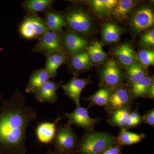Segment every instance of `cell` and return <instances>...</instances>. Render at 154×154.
<instances>
[{
  "instance_id": "6da1fadb",
  "label": "cell",
  "mask_w": 154,
  "mask_h": 154,
  "mask_svg": "<svg viewBox=\"0 0 154 154\" xmlns=\"http://www.w3.org/2000/svg\"><path fill=\"white\" fill-rule=\"evenodd\" d=\"M0 154H26V130L36 119V110L26 105L25 96L19 89L10 99L0 97Z\"/></svg>"
},
{
  "instance_id": "7a4b0ae2",
  "label": "cell",
  "mask_w": 154,
  "mask_h": 154,
  "mask_svg": "<svg viewBox=\"0 0 154 154\" xmlns=\"http://www.w3.org/2000/svg\"><path fill=\"white\" fill-rule=\"evenodd\" d=\"M116 144V138L110 134L94 131H89L78 142L75 153L100 154Z\"/></svg>"
},
{
  "instance_id": "3957f363",
  "label": "cell",
  "mask_w": 154,
  "mask_h": 154,
  "mask_svg": "<svg viewBox=\"0 0 154 154\" xmlns=\"http://www.w3.org/2000/svg\"><path fill=\"white\" fill-rule=\"evenodd\" d=\"M71 124L57 127L56 133L51 144L56 151L66 154H74L78 143L76 134L71 127Z\"/></svg>"
},
{
  "instance_id": "277c9868",
  "label": "cell",
  "mask_w": 154,
  "mask_h": 154,
  "mask_svg": "<svg viewBox=\"0 0 154 154\" xmlns=\"http://www.w3.org/2000/svg\"><path fill=\"white\" fill-rule=\"evenodd\" d=\"M49 30L44 19L37 15L29 14L25 17L19 28L21 36L28 39H38Z\"/></svg>"
},
{
  "instance_id": "5b68a950",
  "label": "cell",
  "mask_w": 154,
  "mask_h": 154,
  "mask_svg": "<svg viewBox=\"0 0 154 154\" xmlns=\"http://www.w3.org/2000/svg\"><path fill=\"white\" fill-rule=\"evenodd\" d=\"M34 52H42L45 55L53 53L66 54L62 45V36L60 33L47 31L38 39V42L32 48Z\"/></svg>"
},
{
  "instance_id": "8992f818",
  "label": "cell",
  "mask_w": 154,
  "mask_h": 154,
  "mask_svg": "<svg viewBox=\"0 0 154 154\" xmlns=\"http://www.w3.org/2000/svg\"><path fill=\"white\" fill-rule=\"evenodd\" d=\"M64 17L66 26L71 31L83 34L91 31L92 26L91 18L81 9L74 8L69 10Z\"/></svg>"
},
{
  "instance_id": "52a82bcc",
  "label": "cell",
  "mask_w": 154,
  "mask_h": 154,
  "mask_svg": "<svg viewBox=\"0 0 154 154\" xmlns=\"http://www.w3.org/2000/svg\"><path fill=\"white\" fill-rule=\"evenodd\" d=\"M133 99L129 90L119 85L112 88L108 102L104 108L109 114L115 110L130 107Z\"/></svg>"
},
{
  "instance_id": "ba28073f",
  "label": "cell",
  "mask_w": 154,
  "mask_h": 154,
  "mask_svg": "<svg viewBox=\"0 0 154 154\" xmlns=\"http://www.w3.org/2000/svg\"><path fill=\"white\" fill-rule=\"evenodd\" d=\"M65 115L69 119V122L71 124L82 128L88 132L94 131V127L101 120V118L95 119L89 116L87 108L80 105L76 106L75 109L70 113H65Z\"/></svg>"
},
{
  "instance_id": "9c48e42d",
  "label": "cell",
  "mask_w": 154,
  "mask_h": 154,
  "mask_svg": "<svg viewBox=\"0 0 154 154\" xmlns=\"http://www.w3.org/2000/svg\"><path fill=\"white\" fill-rule=\"evenodd\" d=\"M104 87L113 88L121 85L122 74L116 62L110 60L105 65L100 74Z\"/></svg>"
},
{
  "instance_id": "30bf717a",
  "label": "cell",
  "mask_w": 154,
  "mask_h": 154,
  "mask_svg": "<svg viewBox=\"0 0 154 154\" xmlns=\"http://www.w3.org/2000/svg\"><path fill=\"white\" fill-rule=\"evenodd\" d=\"M88 42L85 38L71 31L65 32L62 36V45L65 52L70 55L83 51L87 48Z\"/></svg>"
},
{
  "instance_id": "8fae6325",
  "label": "cell",
  "mask_w": 154,
  "mask_h": 154,
  "mask_svg": "<svg viewBox=\"0 0 154 154\" xmlns=\"http://www.w3.org/2000/svg\"><path fill=\"white\" fill-rule=\"evenodd\" d=\"M62 82L49 80L44 84L33 95L35 99L40 103L45 102L54 104L58 100L57 91L62 86Z\"/></svg>"
},
{
  "instance_id": "7c38bea8",
  "label": "cell",
  "mask_w": 154,
  "mask_h": 154,
  "mask_svg": "<svg viewBox=\"0 0 154 154\" xmlns=\"http://www.w3.org/2000/svg\"><path fill=\"white\" fill-rule=\"evenodd\" d=\"M61 119L58 117L54 122H44L39 123L36 126L35 134L37 140L42 144H51L55 137L57 125Z\"/></svg>"
},
{
  "instance_id": "4fadbf2b",
  "label": "cell",
  "mask_w": 154,
  "mask_h": 154,
  "mask_svg": "<svg viewBox=\"0 0 154 154\" xmlns=\"http://www.w3.org/2000/svg\"><path fill=\"white\" fill-rule=\"evenodd\" d=\"M154 23L153 11L149 8L138 10L132 19V27L136 32H140L152 27Z\"/></svg>"
},
{
  "instance_id": "5bb4252c",
  "label": "cell",
  "mask_w": 154,
  "mask_h": 154,
  "mask_svg": "<svg viewBox=\"0 0 154 154\" xmlns=\"http://www.w3.org/2000/svg\"><path fill=\"white\" fill-rule=\"evenodd\" d=\"M88 79H79L74 77L68 82L61 87L66 95L68 96L75 102L76 106H80V97L82 91L89 84Z\"/></svg>"
},
{
  "instance_id": "9a60e30c",
  "label": "cell",
  "mask_w": 154,
  "mask_h": 154,
  "mask_svg": "<svg viewBox=\"0 0 154 154\" xmlns=\"http://www.w3.org/2000/svg\"><path fill=\"white\" fill-rule=\"evenodd\" d=\"M50 79L45 68L35 70L30 75L25 92L27 94H34Z\"/></svg>"
},
{
  "instance_id": "2e32d148",
  "label": "cell",
  "mask_w": 154,
  "mask_h": 154,
  "mask_svg": "<svg viewBox=\"0 0 154 154\" xmlns=\"http://www.w3.org/2000/svg\"><path fill=\"white\" fill-rule=\"evenodd\" d=\"M44 20L49 30L60 33L66 26L64 17L60 13L48 9L44 12Z\"/></svg>"
},
{
  "instance_id": "e0dca14e",
  "label": "cell",
  "mask_w": 154,
  "mask_h": 154,
  "mask_svg": "<svg viewBox=\"0 0 154 154\" xmlns=\"http://www.w3.org/2000/svg\"><path fill=\"white\" fill-rule=\"evenodd\" d=\"M45 68L51 79L57 74L59 68L65 63L67 60L66 54L59 53H53L45 54Z\"/></svg>"
},
{
  "instance_id": "ac0fdd59",
  "label": "cell",
  "mask_w": 154,
  "mask_h": 154,
  "mask_svg": "<svg viewBox=\"0 0 154 154\" xmlns=\"http://www.w3.org/2000/svg\"><path fill=\"white\" fill-rule=\"evenodd\" d=\"M54 3L53 0H27L23 2L22 7L29 15H37L51 8Z\"/></svg>"
},
{
  "instance_id": "d6986e66",
  "label": "cell",
  "mask_w": 154,
  "mask_h": 154,
  "mask_svg": "<svg viewBox=\"0 0 154 154\" xmlns=\"http://www.w3.org/2000/svg\"><path fill=\"white\" fill-rule=\"evenodd\" d=\"M154 84L153 78L146 76L143 79L131 85L129 91L133 98L147 96L150 87Z\"/></svg>"
},
{
  "instance_id": "ffe728a7",
  "label": "cell",
  "mask_w": 154,
  "mask_h": 154,
  "mask_svg": "<svg viewBox=\"0 0 154 154\" xmlns=\"http://www.w3.org/2000/svg\"><path fill=\"white\" fill-rule=\"evenodd\" d=\"M119 62L128 67L135 63V53L132 47L127 43L119 45L114 51Z\"/></svg>"
},
{
  "instance_id": "44dd1931",
  "label": "cell",
  "mask_w": 154,
  "mask_h": 154,
  "mask_svg": "<svg viewBox=\"0 0 154 154\" xmlns=\"http://www.w3.org/2000/svg\"><path fill=\"white\" fill-rule=\"evenodd\" d=\"M91 61L88 52L83 51L72 55L70 67L73 71H83L90 66Z\"/></svg>"
},
{
  "instance_id": "7402d4cb",
  "label": "cell",
  "mask_w": 154,
  "mask_h": 154,
  "mask_svg": "<svg viewBox=\"0 0 154 154\" xmlns=\"http://www.w3.org/2000/svg\"><path fill=\"white\" fill-rule=\"evenodd\" d=\"M146 137L145 134H136L121 129L116 137L117 143L120 146H129L139 143Z\"/></svg>"
},
{
  "instance_id": "603a6c76",
  "label": "cell",
  "mask_w": 154,
  "mask_h": 154,
  "mask_svg": "<svg viewBox=\"0 0 154 154\" xmlns=\"http://www.w3.org/2000/svg\"><path fill=\"white\" fill-rule=\"evenodd\" d=\"M131 112L130 107L115 110L109 113L107 122L111 126H117L123 129Z\"/></svg>"
},
{
  "instance_id": "cb8c5ba5",
  "label": "cell",
  "mask_w": 154,
  "mask_h": 154,
  "mask_svg": "<svg viewBox=\"0 0 154 154\" xmlns=\"http://www.w3.org/2000/svg\"><path fill=\"white\" fill-rule=\"evenodd\" d=\"M121 29L112 22H107L103 25L102 37L103 41L107 43L117 42L120 38Z\"/></svg>"
},
{
  "instance_id": "d4e9b609",
  "label": "cell",
  "mask_w": 154,
  "mask_h": 154,
  "mask_svg": "<svg viewBox=\"0 0 154 154\" xmlns=\"http://www.w3.org/2000/svg\"><path fill=\"white\" fill-rule=\"evenodd\" d=\"M112 88L103 87L100 88L95 94L87 98L90 102V106L96 105L105 107L109 100Z\"/></svg>"
},
{
  "instance_id": "484cf974",
  "label": "cell",
  "mask_w": 154,
  "mask_h": 154,
  "mask_svg": "<svg viewBox=\"0 0 154 154\" xmlns=\"http://www.w3.org/2000/svg\"><path fill=\"white\" fill-rule=\"evenodd\" d=\"M136 3V2L131 0L118 1L111 13L118 19H126L128 14L135 5Z\"/></svg>"
},
{
  "instance_id": "4316f807",
  "label": "cell",
  "mask_w": 154,
  "mask_h": 154,
  "mask_svg": "<svg viewBox=\"0 0 154 154\" xmlns=\"http://www.w3.org/2000/svg\"><path fill=\"white\" fill-rule=\"evenodd\" d=\"M86 48L91 60L94 63H102L107 57L106 53L103 50L102 45L99 42H94Z\"/></svg>"
},
{
  "instance_id": "83f0119b",
  "label": "cell",
  "mask_w": 154,
  "mask_h": 154,
  "mask_svg": "<svg viewBox=\"0 0 154 154\" xmlns=\"http://www.w3.org/2000/svg\"><path fill=\"white\" fill-rule=\"evenodd\" d=\"M127 72L128 78L131 85L147 76L145 70L137 63H134L128 67Z\"/></svg>"
},
{
  "instance_id": "f1b7e54d",
  "label": "cell",
  "mask_w": 154,
  "mask_h": 154,
  "mask_svg": "<svg viewBox=\"0 0 154 154\" xmlns=\"http://www.w3.org/2000/svg\"><path fill=\"white\" fill-rule=\"evenodd\" d=\"M138 58L140 63L145 67L154 65V52L150 49H144L138 53Z\"/></svg>"
},
{
  "instance_id": "f546056e",
  "label": "cell",
  "mask_w": 154,
  "mask_h": 154,
  "mask_svg": "<svg viewBox=\"0 0 154 154\" xmlns=\"http://www.w3.org/2000/svg\"><path fill=\"white\" fill-rule=\"evenodd\" d=\"M143 122L142 118L137 110L131 111L127 120L126 124L123 129L127 130L131 128L135 127L140 125Z\"/></svg>"
},
{
  "instance_id": "4dcf8cb0",
  "label": "cell",
  "mask_w": 154,
  "mask_h": 154,
  "mask_svg": "<svg viewBox=\"0 0 154 154\" xmlns=\"http://www.w3.org/2000/svg\"><path fill=\"white\" fill-rule=\"evenodd\" d=\"M91 5L94 12L99 16H105L107 14L104 0H94L91 2Z\"/></svg>"
},
{
  "instance_id": "1f68e13d",
  "label": "cell",
  "mask_w": 154,
  "mask_h": 154,
  "mask_svg": "<svg viewBox=\"0 0 154 154\" xmlns=\"http://www.w3.org/2000/svg\"><path fill=\"white\" fill-rule=\"evenodd\" d=\"M141 43L146 46H153L154 45V30H149L146 32L142 36Z\"/></svg>"
},
{
  "instance_id": "d6a6232c",
  "label": "cell",
  "mask_w": 154,
  "mask_h": 154,
  "mask_svg": "<svg viewBox=\"0 0 154 154\" xmlns=\"http://www.w3.org/2000/svg\"><path fill=\"white\" fill-rule=\"evenodd\" d=\"M142 118L143 122L153 126L154 125V109L153 108L147 111L145 114L143 116H142Z\"/></svg>"
},
{
  "instance_id": "836d02e7",
  "label": "cell",
  "mask_w": 154,
  "mask_h": 154,
  "mask_svg": "<svg viewBox=\"0 0 154 154\" xmlns=\"http://www.w3.org/2000/svg\"><path fill=\"white\" fill-rule=\"evenodd\" d=\"M100 154H122L121 146L116 144L106 149Z\"/></svg>"
},
{
  "instance_id": "e575fe53",
  "label": "cell",
  "mask_w": 154,
  "mask_h": 154,
  "mask_svg": "<svg viewBox=\"0 0 154 154\" xmlns=\"http://www.w3.org/2000/svg\"><path fill=\"white\" fill-rule=\"evenodd\" d=\"M117 0H104L106 13L110 14L113 11L117 3Z\"/></svg>"
},
{
  "instance_id": "d590c367",
  "label": "cell",
  "mask_w": 154,
  "mask_h": 154,
  "mask_svg": "<svg viewBox=\"0 0 154 154\" xmlns=\"http://www.w3.org/2000/svg\"><path fill=\"white\" fill-rule=\"evenodd\" d=\"M154 85L153 84L150 87L148 92L147 94V96L149 97V98H152V99H153L154 96Z\"/></svg>"
},
{
  "instance_id": "8d00e7d4",
  "label": "cell",
  "mask_w": 154,
  "mask_h": 154,
  "mask_svg": "<svg viewBox=\"0 0 154 154\" xmlns=\"http://www.w3.org/2000/svg\"><path fill=\"white\" fill-rule=\"evenodd\" d=\"M46 154H64L62 153L59 152H57L56 151H52V150L51 149H48L47 151V152H46Z\"/></svg>"
}]
</instances>
